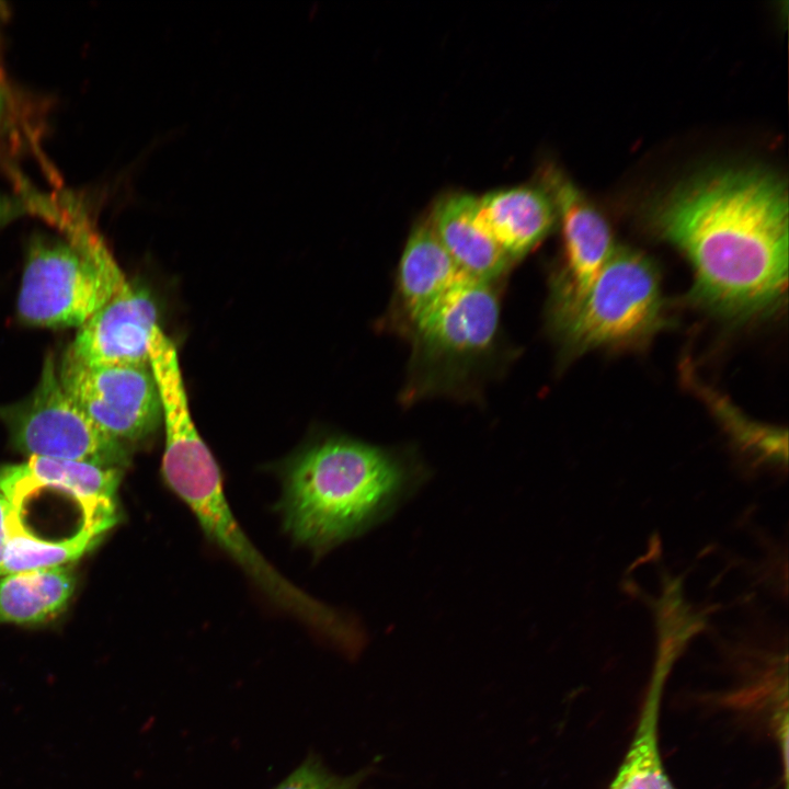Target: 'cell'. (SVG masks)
<instances>
[{"label": "cell", "instance_id": "cell-10", "mask_svg": "<svg viewBox=\"0 0 789 789\" xmlns=\"http://www.w3.org/2000/svg\"><path fill=\"white\" fill-rule=\"evenodd\" d=\"M157 317L149 294L128 283L79 327L67 350L90 366H149Z\"/></svg>", "mask_w": 789, "mask_h": 789}, {"label": "cell", "instance_id": "cell-8", "mask_svg": "<svg viewBox=\"0 0 789 789\" xmlns=\"http://www.w3.org/2000/svg\"><path fill=\"white\" fill-rule=\"evenodd\" d=\"M549 193L561 220L564 264L552 283L551 307L574 301L591 286L616 245L605 217L559 170L545 173Z\"/></svg>", "mask_w": 789, "mask_h": 789}, {"label": "cell", "instance_id": "cell-11", "mask_svg": "<svg viewBox=\"0 0 789 789\" xmlns=\"http://www.w3.org/2000/svg\"><path fill=\"white\" fill-rule=\"evenodd\" d=\"M430 221L467 276L491 283L511 263L485 222L478 197L460 193L446 195L435 203Z\"/></svg>", "mask_w": 789, "mask_h": 789}, {"label": "cell", "instance_id": "cell-20", "mask_svg": "<svg viewBox=\"0 0 789 789\" xmlns=\"http://www.w3.org/2000/svg\"><path fill=\"white\" fill-rule=\"evenodd\" d=\"M12 104V95L9 84L0 73V122H2L5 115L9 113Z\"/></svg>", "mask_w": 789, "mask_h": 789}, {"label": "cell", "instance_id": "cell-1", "mask_svg": "<svg viewBox=\"0 0 789 789\" xmlns=\"http://www.w3.org/2000/svg\"><path fill=\"white\" fill-rule=\"evenodd\" d=\"M788 210L779 175L730 168L674 187L649 218L658 236L690 263V299L722 318L747 320L785 299Z\"/></svg>", "mask_w": 789, "mask_h": 789}, {"label": "cell", "instance_id": "cell-9", "mask_svg": "<svg viewBox=\"0 0 789 789\" xmlns=\"http://www.w3.org/2000/svg\"><path fill=\"white\" fill-rule=\"evenodd\" d=\"M499 316L491 283L466 276L413 324L421 354L446 365L478 356L493 342Z\"/></svg>", "mask_w": 789, "mask_h": 789}, {"label": "cell", "instance_id": "cell-18", "mask_svg": "<svg viewBox=\"0 0 789 789\" xmlns=\"http://www.w3.org/2000/svg\"><path fill=\"white\" fill-rule=\"evenodd\" d=\"M373 771V766H367L352 775L341 776L330 770L318 754L309 753L273 789H361Z\"/></svg>", "mask_w": 789, "mask_h": 789}, {"label": "cell", "instance_id": "cell-14", "mask_svg": "<svg viewBox=\"0 0 789 789\" xmlns=\"http://www.w3.org/2000/svg\"><path fill=\"white\" fill-rule=\"evenodd\" d=\"M24 465L39 487L64 492L76 500L82 510L83 523L115 525L121 468L47 457H30Z\"/></svg>", "mask_w": 789, "mask_h": 789}, {"label": "cell", "instance_id": "cell-13", "mask_svg": "<svg viewBox=\"0 0 789 789\" xmlns=\"http://www.w3.org/2000/svg\"><path fill=\"white\" fill-rule=\"evenodd\" d=\"M495 240L514 261L526 255L553 228L558 218L549 193L537 186H516L479 198Z\"/></svg>", "mask_w": 789, "mask_h": 789}, {"label": "cell", "instance_id": "cell-17", "mask_svg": "<svg viewBox=\"0 0 789 789\" xmlns=\"http://www.w3.org/2000/svg\"><path fill=\"white\" fill-rule=\"evenodd\" d=\"M112 526L84 523L70 537L48 540L34 535L12 507L9 516V540L0 576L66 565L100 541Z\"/></svg>", "mask_w": 789, "mask_h": 789}, {"label": "cell", "instance_id": "cell-16", "mask_svg": "<svg viewBox=\"0 0 789 789\" xmlns=\"http://www.w3.org/2000/svg\"><path fill=\"white\" fill-rule=\"evenodd\" d=\"M76 578L67 565L1 576L0 622L30 625L48 620L68 605Z\"/></svg>", "mask_w": 789, "mask_h": 789}, {"label": "cell", "instance_id": "cell-7", "mask_svg": "<svg viewBox=\"0 0 789 789\" xmlns=\"http://www.w3.org/2000/svg\"><path fill=\"white\" fill-rule=\"evenodd\" d=\"M57 373L61 387L82 412L123 444L148 437L162 421L150 366H90L67 350Z\"/></svg>", "mask_w": 789, "mask_h": 789}, {"label": "cell", "instance_id": "cell-19", "mask_svg": "<svg viewBox=\"0 0 789 789\" xmlns=\"http://www.w3.org/2000/svg\"><path fill=\"white\" fill-rule=\"evenodd\" d=\"M12 505L0 491V569L2 567L9 540V516Z\"/></svg>", "mask_w": 789, "mask_h": 789}, {"label": "cell", "instance_id": "cell-12", "mask_svg": "<svg viewBox=\"0 0 789 789\" xmlns=\"http://www.w3.org/2000/svg\"><path fill=\"white\" fill-rule=\"evenodd\" d=\"M466 276L439 241L430 219L420 221L409 236L399 265V288L412 324Z\"/></svg>", "mask_w": 789, "mask_h": 789}, {"label": "cell", "instance_id": "cell-4", "mask_svg": "<svg viewBox=\"0 0 789 789\" xmlns=\"http://www.w3.org/2000/svg\"><path fill=\"white\" fill-rule=\"evenodd\" d=\"M660 273L647 255L616 247L574 301L550 308V322L569 354L647 342L667 325Z\"/></svg>", "mask_w": 789, "mask_h": 789}, {"label": "cell", "instance_id": "cell-6", "mask_svg": "<svg viewBox=\"0 0 789 789\" xmlns=\"http://www.w3.org/2000/svg\"><path fill=\"white\" fill-rule=\"evenodd\" d=\"M0 420L14 446L30 457L79 460L121 468L124 444L101 431L66 393L54 355L44 362L34 391L23 401L0 407Z\"/></svg>", "mask_w": 789, "mask_h": 789}, {"label": "cell", "instance_id": "cell-3", "mask_svg": "<svg viewBox=\"0 0 789 789\" xmlns=\"http://www.w3.org/2000/svg\"><path fill=\"white\" fill-rule=\"evenodd\" d=\"M164 424L162 476L188 506L205 535L229 554L270 599L332 643L348 621L290 583L273 568L239 526L225 496L221 474L192 419L185 387L169 380L159 388Z\"/></svg>", "mask_w": 789, "mask_h": 789}, {"label": "cell", "instance_id": "cell-5", "mask_svg": "<svg viewBox=\"0 0 789 789\" xmlns=\"http://www.w3.org/2000/svg\"><path fill=\"white\" fill-rule=\"evenodd\" d=\"M129 282L108 250L93 256L72 243L35 241L18 298L20 318L41 327H81Z\"/></svg>", "mask_w": 789, "mask_h": 789}, {"label": "cell", "instance_id": "cell-15", "mask_svg": "<svg viewBox=\"0 0 789 789\" xmlns=\"http://www.w3.org/2000/svg\"><path fill=\"white\" fill-rule=\"evenodd\" d=\"M671 655L660 658L628 751L608 789H676L660 752L659 721Z\"/></svg>", "mask_w": 789, "mask_h": 789}, {"label": "cell", "instance_id": "cell-2", "mask_svg": "<svg viewBox=\"0 0 789 789\" xmlns=\"http://www.w3.org/2000/svg\"><path fill=\"white\" fill-rule=\"evenodd\" d=\"M420 483L401 456L347 437H330L286 466L281 511L290 536L317 552L387 517Z\"/></svg>", "mask_w": 789, "mask_h": 789}]
</instances>
